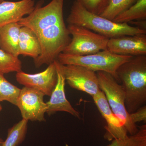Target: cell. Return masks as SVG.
<instances>
[{
  "label": "cell",
  "mask_w": 146,
  "mask_h": 146,
  "mask_svg": "<svg viewBox=\"0 0 146 146\" xmlns=\"http://www.w3.org/2000/svg\"><path fill=\"white\" fill-rule=\"evenodd\" d=\"M64 1L52 0L42 6L43 2L39 1L33 11L18 23L21 27L30 29L39 39L42 52L34 60L36 68L57 60L70 42V35L63 17Z\"/></svg>",
  "instance_id": "cell-1"
},
{
  "label": "cell",
  "mask_w": 146,
  "mask_h": 146,
  "mask_svg": "<svg viewBox=\"0 0 146 146\" xmlns=\"http://www.w3.org/2000/svg\"><path fill=\"white\" fill-rule=\"evenodd\" d=\"M119 82L125 93V105L129 114L146 104V55L133 56L117 70Z\"/></svg>",
  "instance_id": "cell-2"
},
{
  "label": "cell",
  "mask_w": 146,
  "mask_h": 146,
  "mask_svg": "<svg viewBox=\"0 0 146 146\" xmlns=\"http://www.w3.org/2000/svg\"><path fill=\"white\" fill-rule=\"evenodd\" d=\"M67 22L69 25L84 27L108 38L123 35L146 34V30L125 23H116L91 13L76 1L73 3Z\"/></svg>",
  "instance_id": "cell-3"
},
{
  "label": "cell",
  "mask_w": 146,
  "mask_h": 146,
  "mask_svg": "<svg viewBox=\"0 0 146 146\" xmlns=\"http://www.w3.org/2000/svg\"><path fill=\"white\" fill-rule=\"evenodd\" d=\"M132 56L112 53L107 49L87 55L79 56L61 53L57 60L63 65H74L85 67L95 72L102 71L110 74L118 83L117 70L120 65L129 60Z\"/></svg>",
  "instance_id": "cell-4"
},
{
  "label": "cell",
  "mask_w": 146,
  "mask_h": 146,
  "mask_svg": "<svg viewBox=\"0 0 146 146\" xmlns=\"http://www.w3.org/2000/svg\"><path fill=\"white\" fill-rule=\"evenodd\" d=\"M100 89L104 93L112 112L122 123L127 133L133 135L138 128L130 119L125 107V96L121 85L111 74L105 72H97Z\"/></svg>",
  "instance_id": "cell-5"
},
{
  "label": "cell",
  "mask_w": 146,
  "mask_h": 146,
  "mask_svg": "<svg viewBox=\"0 0 146 146\" xmlns=\"http://www.w3.org/2000/svg\"><path fill=\"white\" fill-rule=\"evenodd\" d=\"M67 28L72 38L63 53L84 56L107 49L108 37L79 26L69 25Z\"/></svg>",
  "instance_id": "cell-6"
},
{
  "label": "cell",
  "mask_w": 146,
  "mask_h": 146,
  "mask_svg": "<svg viewBox=\"0 0 146 146\" xmlns=\"http://www.w3.org/2000/svg\"><path fill=\"white\" fill-rule=\"evenodd\" d=\"M54 62L71 88L83 91L92 97L101 90L96 72L80 65H63L57 60Z\"/></svg>",
  "instance_id": "cell-7"
},
{
  "label": "cell",
  "mask_w": 146,
  "mask_h": 146,
  "mask_svg": "<svg viewBox=\"0 0 146 146\" xmlns=\"http://www.w3.org/2000/svg\"><path fill=\"white\" fill-rule=\"evenodd\" d=\"M44 96L41 91L33 88L24 86L21 89L16 106L23 119L32 121H45L47 105L44 100Z\"/></svg>",
  "instance_id": "cell-8"
},
{
  "label": "cell",
  "mask_w": 146,
  "mask_h": 146,
  "mask_svg": "<svg viewBox=\"0 0 146 146\" xmlns=\"http://www.w3.org/2000/svg\"><path fill=\"white\" fill-rule=\"evenodd\" d=\"M16 79L21 85L36 89L45 96H50L57 81V70L54 61L41 72L30 74L22 71L17 72Z\"/></svg>",
  "instance_id": "cell-9"
},
{
  "label": "cell",
  "mask_w": 146,
  "mask_h": 146,
  "mask_svg": "<svg viewBox=\"0 0 146 146\" xmlns=\"http://www.w3.org/2000/svg\"><path fill=\"white\" fill-rule=\"evenodd\" d=\"M92 98L97 108L107 123L105 127V139L110 141L114 139L124 140L127 138L128 136L125 128L112 112L104 93L100 90Z\"/></svg>",
  "instance_id": "cell-10"
},
{
  "label": "cell",
  "mask_w": 146,
  "mask_h": 146,
  "mask_svg": "<svg viewBox=\"0 0 146 146\" xmlns=\"http://www.w3.org/2000/svg\"><path fill=\"white\" fill-rule=\"evenodd\" d=\"M107 49L112 53L123 55H146V34L109 38Z\"/></svg>",
  "instance_id": "cell-11"
},
{
  "label": "cell",
  "mask_w": 146,
  "mask_h": 146,
  "mask_svg": "<svg viewBox=\"0 0 146 146\" xmlns=\"http://www.w3.org/2000/svg\"><path fill=\"white\" fill-rule=\"evenodd\" d=\"M35 5L34 0L4 1L0 3V29L8 24L18 23L33 11Z\"/></svg>",
  "instance_id": "cell-12"
},
{
  "label": "cell",
  "mask_w": 146,
  "mask_h": 146,
  "mask_svg": "<svg viewBox=\"0 0 146 146\" xmlns=\"http://www.w3.org/2000/svg\"><path fill=\"white\" fill-rule=\"evenodd\" d=\"M56 66L57 73V83L50 96L49 101L46 103V113L48 115H51L56 112L62 111L68 112L75 117L80 119L79 112L73 107L66 98L65 91V78L59 68L56 65Z\"/></svg>",
  "instance_id": "cell-13"
},
{
  "label": "cell",
  "mask_w": 146,
  "mask_h": 146,
  "mask_svg": "<svg viewBox=\"0 0 146 146\" xmlns=\"http://www.w3.org/2000/svg\"><path fill=\"white\" fill-rule=\"evenodd\" d=\"M19 55L36 59L42 52L41 44L37 36L30 29L21 27L19 35Z\"/></svg>",
  "instance_id": "cell-14"
},
{
  "label": "cell",
  "mask_w": 146,
  "mask_h": 146,
  "mask_svg": "<svg viewBox=\"0 0 146 146\" xmlns=\"http://www.w3.org/2000/svg\"><path fill=\"white\" fill-rule=\"evenodd\" d=\"M21 26L18 23L8 24L0 29V48L18 57Z\"/></svg>",
  "instance_id": "cell-15"
},
{
  "label": "cell",
  "mask_w": 146,
  "mask_h": 146,
  "mask_svg": "<svg viewBox=\"0 0 146 146\" xmlns=\"http://www.w3.org/2000/svg\"><path fill=\"white\" fill-rule=\"evenodd\" d=\"M146 19V0H138L134 4L122 12L112 21L118 23H127Z\"/></svg>",
  "instance_id": "cell-16"
},
{
  "label": "cell",
  "mask_w": 146,
  "mask_h": 146,
  "mask_svg": "<svg viewBox=\"0 0 146 146\" xmlns=\"http://www.w3.org/2000/svg\"><path fill=\"white\" fill-rule=\"evenodd\" d=\"M26 120H22L8 129L7 136L1 146H18L23 142L28 128Z\"/></svg>",
  "instance_id": "cell-17"
},
{
  "label": "cell",
  "mask_w": 146,
  "mask_h": 146,
  "mask_svg": "<svg viewBox=\"0 0 146 146\" xmlns=\"http://www.w3.org/2000/svg\"><path fill=\"white\" fill-rule=\"evenodd\" d=\"M138 0H110L106 8L100 15L113 21L115 17L134 4Z\"/></svg>",
  "instance_id": "cell-18"
},
{
  "label": "cell",
  "mask_w": 146,
  "mask_h": 146,
  "mask_svg": "<svg viewBox=\"0 0 146 146\" xmlns=\"http://www.w3.org/2000/svg\"><path fill=\"white\" fill-rule=\"evenodd\" d=\"M21 90L7 80L4 74L0 73V102L7 101L16 106Z\"/></svg>",
  "instance_id": "cell-19"
},
{
  "label": "cell",
  "mask_w": 146,
  "mask_h": 146,
  "mask_svg": "<svg viewBox=\"0 0 146 146\" xmlns=\"http://www.w3.org/2000/svg\"><path fill=\"white\" fill-rule=\"evenodd\" d=\"M22 62L18 57L0 48V73L4 74L22 71Z\"/></svg>",
  "instance_id": "cell-20"
},
{
  "label": "cell",
  "mask_w": 146,
  "mask_h": 146,
  "mask_svg": "<svg viewBox=\"0 0 146 146\" xmlns=\"http://www.w3.org/2000/svg\"><path fill=\"white\" fill-rule=\"evenodd\" d=\"M138 132L124 140L114 139L107 146H146V125L139 127Z\"/></svg>",
  "instance_id": "cell-21"
},
{
  "label": "cell",
  "mask_w": 146,
  "mask_h": 146,
  "mask_svg": "<svg viewBox=\"0 0 146 146\" xmlns=\"http://www.w3.org/2000/svg\"><path fill=\"white\" fill-rule=\"evenodd\" d=\"M86 10L100 15L107 6L110 0H76Z\"/></svg>",
  "instance_id": "cell-22"
},
{
  "label": "cell",
  "mask_w": 146,
  "mask_h": 146,
  "mask_svg": "<svg viewBox=\"0 0 146 146\" xmlns=\"http://www.w3.org/2000/svg\"><path fill=\"white\" fill-rule=\"evenodd\" d=\"M130 119L134 124L136 123L143 121L146 123V106L138 108L136 111L129 114Z\"/></svg>",
  "instance_id": "cell-23"
},
{
  "label": "cell",
  "mask_w": 146,
  "mask_h": 146,
  "mask_svg": "<svg viewBox=\"0 0 146 146\" xmlns=\"http://www.w3.org/2000/svg\"><path fill=\"white\" fill-rule=\"evenodd\" d=\"M3 141V140L2 138H0V146H1L2 145Z\"/></svg>",
  "instance_id": "cell-24"
},
{
  "label": "cell",
  "mask_w": 146,
  "mask_h": 146,
  "mask_svg": "<svg viewBox=\"0 0 146 146\" xmlns=\"http://www.w3.org/2000/svg\"><path fill=\"white\" fill-rule=\"evenodd\" d=\"M2 110V106L1 105L0 103V112Z\"/></svg>",
  "instance_id": "cell-25"
},
{
  "label": "cell",
  "mask_w": 146,
  "mask_h": 146,
  "mask_svg": "<svg viewBox=\"0 0 146 146\" xmlns=\"http://www.w3.org/2000/svg\"><path fill=\"white\" fill-rule=\"evenodd\" d=\"M5 0H0V3L4 1Z\"/></svg>",
  "instance_id": "cell-26"
}]
</instances>
